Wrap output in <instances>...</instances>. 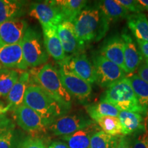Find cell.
<instances>
[{
    "instance_id": "obj_1",
    "label": "cell",
    "mask_w": 148,
    "mask_h": 148,
    "mask_svg": "<svg viewBox=\"0 0 148 148\" xmlns=\"http://www.w3.org/2000/svg\"><path fill=\"white\" fill-rule=\"evenodd\" d=\"M82 42H97L106 36L110 21L99 8L87 7L72 22Z\"/></svg>"
},
{
    "instance_id": "obj_2",
    "label": "cell",
    "mask_w": 148,
    "mask_h": 148,
    "mask_svg": "<svg viewBox=\"0 0 148 148\" xmlns=\"http://www.w3.org/2000/svg\"><path fill=\"white\" fill-rule=\"evenodd\" d=\"M23 104L34 110L50 124L67 110L38 85L30 84L25 90Z\"/></svg>"
},
{
    "instance_id": "obj_3",
    "label": "cell",
    "mask_w": 148,
    "mask_h": 148,
    "mask_svg": "<svg viewBox=\"0 0 148 148\" xmlns=\"http://www.w3.org/2000/svg\"><path fill=\"white\" fill-rule=\"evenodd\" d=\"M101 101L110 103L119 111H129L147 116L127 77L109 86L101 97Z\"/></svg>"
},
{
    "instance_id": "obj_4",
    "label": "cell",
    "mask_w": 148,
    "mask_h": 148,
    "mask_svg": "<svg viewBox=\"0 0 148 148\" xmlns=\"http://www.w3.org/2000/svg\"><path fill=\"white\" fill-rule=\"evenodd\" d=\"M36 84L41 87L66 110L71 107V96L61 82L58 69L50 64H45L34 77Z\"/></svg>"
},
{
    "instance_id": "obj_5",
    "label": "cell",
    "mask_w": 148,
    "mask_h": 148,
    "mask_svg": "<svg viewBox=\"0 0 148 148\" xmlns=\"http://www.w3.org/2000/svg\"><path fill=\"white\" fill-rule=\"evenodd\" d=\"M24 60L27 67L44 65L49 59L41 34L28 27L21 42Z\"/></svg>"
},
{
    "instance_id": "obj_6",
    "label": "cell",
    "mask_w": 148,
    "mask_h": 148,
    "mask_svg": "<svg viewBox=\"0 0 148 148\" xmlns=\"http://www.w3.org/2000/svg\"><path fill=\"white\" fill-rule=\"evenodd\" d=\"M92 65L96 75V83L101 87L108 88L114 83L126 77V73L100 54L92 58Z\"/></svg>"
},
{
    "instance_id": "obj_7",
    "label": "cell",
    "mask_w": 148,
    "mask_h": 148,
    "mask_svg": "<svg viewBox=\"0 0 148 148\" xmlns=\"http://www.w3.org/2000/svg\"><path fill=\"white\" fill-rule=\"evenodd\" d=\"M12 112L18 126L29 134H40L48 130L49 123L23 103Z\"/></svg>"
},
{
    "instance_id": "obj_8",
    "label": "cell",
    "mask_w": 148,
    "mask_h": 148,
    "mask_svg": "<svg viewBox=\"0 0 148 148\" xmlns=\"http://www.w3.org/2000/svg\"><path fill=\"white\" fill-rule=\"evenodd\" d=\"M93 123L95 121L82 114L62 115L53 120L48 126V130L54 136L62 137L89 126Z\"/></svg>"
},
{
    "instance_id": "obj_9",
    "label": "cell",
    "mask_w": 148,
    "mask_h": 148,
    "mask_svg": "<svg viewBox=\"0 0 148 148\" xmlns=\"http://www.w3.org/2000/svg\"><path fill=\"white\" fill-rule=\"evenodd\" d=\"M28 14L39 21L42 28L58 27L64 21L60 10L53 1L32 3L29 5Z\"/></svg>"
},
{
    "instance_id": "obj_10",
    "label": "cell",
    "mask_w": 148,
    "mask_h": 148,
    "mask_svg": "<svg viewBox=\"0 0 148 148\" xmlns=\"http://www.w3.org/2000/svg\"><path fill=\"white\" fill-rule=\"evenodd\" d=\"M60 64L61 68L80 77L89 84L96 82L93 65L85 53H80L69 56Z\"/></svg>"
},
{
    "instance_id": "obj_11",
    "label": "cell",
    "mask_w": 148,
    "mask_h": 148,
    "mask_svg": "<svg viewBox=\"0 0 148 148\" xmlns=\"http://www.w3.org/2000/svg\"><path fill=\"white\" fill-rule=\"evenodd\" d=\"M57 33L65 54L72 56L84 50L85 43L77 36L72 22L63 21L59 24L57 27Z\"/></svg>"
},
{
    "instance_id": "obj_12",
    "label": "cell",
    "mask_w": 148,
    "mask_h": 148,
    "mask_svg": "<svg viewBox=\"0 0 148 148\" xmlns=\"http://www.w3.org/2000/svg\"><path fill=\"white\" fill-rule=\"evenodd\" d=\"M58 71L62 86L70 95L80 100L89 97L92 92L91 84L61 67Z\"/></svg>"
},
{
    "instance_id": "obj_13",
    "label": "cell",
    "mask_w": 148,
    "mask_h": 148,
    "mask_svg": "<svg viewBox=\"0 0 148 148\" xmlns=\"http://www.w3.org/2000/svg\"><path fill=\"white\" fill-rule=\"evenodd\" d=\"M0 64L5 69L26 70L21 42L6 44L0 40Z\"/></svg>"
},
{
    "instance_id": "obj_14",
    "label": "cell",
    "mask_w": 148,
    "mask_h": 148,
    "mask_svg": "<svg viewBox=\"0 0 148 148\" xmlns=\"http://www.w3.org/2000/svg\"><path fill=\"white\" fill-rule=\"evenodd\" d=\"M28 28V23L18 18L5 21L0 25V40L6 44L20 43Z\"/></svg>"
},
{
    "instance_id": "obj_15",
    "label": "cell",
    "mask_w": 148,
    "mask_h": 148,
    "mask_svg": "<svg viewBox=\"0 0 148 148\" xmlns=\"http://www.w3.org/2000/svg\"><path fill=\"white\" fill-rule=\"evenodd\" d=\"M123 40L121 36L114 35L108 38L100 49V55L111 61L125 71Z\"/></svg>"
},
{
    "instance_id": "obj_16",
    "label": "cell",
    "mask_w": 148,
    "mask_h": 148,
    "mask_svg": "<svg viewBox=\"0 0 148 148\" xmlns=\"http://www.w3.org/2000/svg\"><path fill=\"white\" fill-rule=\"evenodd\" d=\"M123 40V56H124L125 72L133 73L139 67L143 60V56L138 50L137 46L132 38L126 32L121 34Z\"/></svg>"
},
{
    "instance_id": "obj_17",
    "label": "cell",
    "mask_w": 148,
    "mask_h": 148,
    "mask_svg": "<svg viewBox=\"0 0 148 148\" xmlns=\"http://www.w3.org/2000/svg\"><path fill=\"white\" fill-rule=\"evenodd\" d=\"M30 74L27 71L20 73L18 80L14 84L6 99L9 111H13L23 103L24 95L27 86L30 84Z\"/></svg>"
},
{
    "instance_id": "obj_18",
    "label": "cell",
    "mask_w": 148,
    "mask_h": 148,
    "mask_svg": "<svg viewBox=\"0 0 148 148\" xmlns=\"http://www.w3.org/2000/svg\"><path fill=\"white\" fill-rule=\"evenodd\" d=\"M42 29L44 45L48 55L60 63L65 60L66 57L58 36L57 27H49Z\"/></svg>"
},
{
    "instance_id": "obj_19",
    "label": "cell",
    "mask_w": 148,
    "mask_h": 148,
    "mask_svg": "<svg viewBox=\"0 0 148 148\" xmlns=\"http://www.w3.org/2000/svg\"><path fill=\"white\" fill-rule=\"evenodd\" d=\"M97 131V123H93L89 126L79 130L69 136H62L61 138L69 148H89L90 138Z\"/></svg>"
},
{
    "instance_id": "obj_20",
    "label": "cell",
    "mask_w": 148,
    "mask_h": 148,
    "mask_svg": "<svg viewBox=\"0 0 148 148\" xmlns=\"http://www.w3.org/2000/svg\"><path fill=\"white\" fill-rule=\"evenodd\" d=\"M118 118L123 128V135L125 136H130L145 128L147 124L145 118L136 112L120 111Z\"/></svg>"
},
{
    "instance_id": "obj_21",
    "label": "cell",
    "mask_w": 148,
    "mask_h": 148,
    "mask_svg": "<svg viewBox=\"0 0 148 148\" xmlns=\"http://www.w3.org/2000/svg\"><path fill=\"white\" fill-rule=\"evenodd\" d=\"M25 12V2L16 0H0V25L18 18Z\"/></svg>"
},
{
    "instance_id": "obj_22",
    "label": "cell",
    "mask_w": 148,
    "mask_h": 148,
    "mask_svg": "<svg viewBox=\"0 0 148 148\" xmlns=\"http://www.w3.org/2000/svg\"><path fill=\"white\" fill-rule=\"evenodd\" d=\"M60 10L64 21L73 22L83 9L86 8L85 0H54L53 1Z\"/></svg>"
},
{
    "instance_id": "obj_23",
    "label": "cell",
    "mask_w": 148,
    "mask_h": 148,
    "mask_svg": "<svg viewBox=\"0 0 148 148\" xmlns=\"http://www.w3.org/2000/svg\"><path fill=\"white\" fill-rule=\"evenodd\" d=\"M127 26L136 39L148 42V19L145 14L134 13L127 16Z\"/></svg>"
},
{
    "instance_id": "obj_24",
    "label": "cell",
    "mask_w": 148,
    "mask_h": 148,
    "mask_svg": "<svg viewBox=\"0 0 148 148\" xmlns=\"http://www.w3.org/2000/svg\"><path fill=\"white\" fill-rule=\"evenodd\" d=\"M98 8L103 12L109 21H116L127 18L129 12L116 0H103L98 3Z\"/></svg>"
},
{
    "instance_id": "obj_25",
    "label": "cell",
    "mask_w": 148,
    "mask_h": 148,
    "mask_svg": "<svg viewBox=\"0 0 148 148\" xmlns=\"http://www.w3.org/2000/svg\"><path fill=\"white\" fill-rule=\"evenodd\" d=\"M128 78L140 106L147 113L148 83L140 78L137 74H132Z\"/></svg>"
},
{
    "instance_id": "obj_26",
    "label": "cell",
    "mask_w": 148,
    "mask_h": 148,
    "mask_svg": "<svg viewBox=\"0 0 148 148\" xmlns=\"http://www.w3.org/2000/svg\"><path fill=\"white\" fill-rule=\"evenodd\" d=\"M86 110L92 121H95L98 118L106 116L118 117L120 111L110 103L99 101L92 103L86 107Z\"/></svg>"
},
{
    "instance_id": "obj_27",
    "label": "cell",
    "mask_w": 148,
    "mask_h": 148,
    "mask_svg": "<svg viewBox=\"0 0 148 148\" xmlns=\"http://www.w3.org/2000/svg\"><path fill=\"white\" fill-rule=\"evenodd\" d=\"M25 136L19 130L12 125L0 135V148H20Z\"/></svg>"
},
{
    "instance_id": "obj_28",
    "label": "cell",
    "mask_w": 148,
    "mask_h": 148,
    "mask_svg": "<svg viewBox=\"0 0 148 148\" xmlns=\"http://www.w3.org/2000/svg\"><path fill=\"white\" fill-rule=\"evenodd\" d=\"M19 73L14 69L3 68L0 70V98H6L11 88L18 80Z\"/></svg>"
},
{
    "instance_id": "obj_29",
    "label": "cell",
    "mask_w": 148,
    "mask_h": 148,
    "mask_svg": "<svg viewBox=\"0 0 148 148\" xmlns=\"http://www.w3.org/2000/svg\"><path fill=\"white\" fill-rule=\"evenodd\" d=\"M95 122L100 127L101 130L113 136L123 135V128L119 119L116 116H106L98 118Z\"/></svg>"
},
{
    "instance_id": "obj_30",
    "label": "cell",
    "mask_w": 148,
    "mask_h": 148,
    "mask_svg": "<svg viewBox=\"0 0 148 148\" xmlns=\"http://www.w3.org/2000/svg\"><path fill=\"white\" fill-rule=\"evenodd\" d=\"M118 136L109 135L98 130L90 138L89 148H115Z\"/></svg>"
},
{
    "instance_id": "obj_31",
    "label": "cell",
    "mask_w": 148,
    "mask_h": 148,
    "mask_svg": "<svg viewBox=\"0 0 148 148\" xmlns=\"http://www.w3.org/2000/svg\"><path fill=\"white\" fill-rule=\"evenodd\" d=\"M132 148H148V133L147 124L145 128L130 135Z\"/></svg>"
},
{
    "instance_id": "obj_32",
    "label": "cell",
    "mask_w": 148,
    "mask_h": 148,
    "mask_svg": "<svg viewBox=\"0 0 148 148\" xmlns=\"http://www.w3.org/2000/svg\"><path fill=\"white\" fill-rule=\"evenodd\" d=\"M20 148H47V147L40 138L26 136L24 138Z\"/></svg>"
},
{
    "instance_id": "obj_33",
    "label": "cell",
    "mask_w": 148,
    "mask_h": 148,
    "mask_svg": "<svg viewBox=\"0 0 148 148\" xmlns=\"http://www.w3.org/2000/svg\"><path fill=\"white\" fill-rule=\"evenodd\" d=\"M117 3L124 7L128 12H132L134 13H140L143 9L138 3V1L134 0H116Z\"/></svg>"
},
{
    "instance_id": "obj_34",
    "label": "cell",
    "mask_w": 148,
    "mask_h": 148,
    "mask_svg": "<svg viewBox=\"0 0 148 148\" xmlns=\"http://www.w3.org/2000/svg\"><path fill=\"white\" fill-rule=\"evenodd\" d=\"M115 148H132L130 136L125 135L118 136Z\"/></svg>"
},
{
    "instance_id": "obj_35",
    "label": "cell",
    "mask_w": 148,
    "mask_h": 148,
    "mask_svg": "<svg viewBox=\"0 0 148 148\" xmlns=\"http://www.w3.org/2000/svg\"><path fill=\"white\" fill-rule=\"evenodd\" d=\"M138 47H139L140 52L141 53L143 58L144 57L146 60V63L148 64V42L143 40L136 39Z\"/></svg>"
},
{
    "instance_id": "obj_36",
    "label": "cell",
    "mask_w": 148,
    "mask_h": 148,
    "mask_svg": "<svg viewBox=\"0 0 148 148\" xmlns=\"http://www.w3.org/2000/svg\"><path fill=\"white\" fill-rule=\"evenodd\" d=\"M137 75L140 78L148 83V64L143 63L140 64L137 69Z\"/></svg>"
},
{
    "instance_id": "obj_37",
    "label": "cell",
    "mask_w": 148,
    "mask_h": 148,
    "mask_svg": "<svg viewBox=\"0 0 148 148\" xmlns=\"http://www.w3.org/2000/svg\"><path fill=\"white\" fill-rule=\"evenodd\" d=\"M14 125V124L12 121V120L8 117L1 120L0 121V135L2 134L7 130H8Z\"/></svg>"
},
{
    "instance_id": "obj_38",
    "label": "cell",
    "mask_w": 148,
    "mask_h": 148,
    "mask_svg": "<svg viewBox=\"0 0 148 148\" xmlns=\"http://www.w3.org/2000/svg\"><path fill=\"white\" fill-rule=\"evenodd\" d=\"M47 148H69V147L64 141L56 140V141L51 142Z\"/></svg>"
},
{
    "instance_id": "obj_39",
    "label": "cell",
    "mask_w": 148,
    "mask_h": 148,
    "mask_svg": "<svg viewBox=\"0 0 148 148\" xmlns=\"http://www.w3.org/2000/svg\"><path fill=\"white\" fill-rule=\"evenodd\" d=\"M9 111L8 107L4 103H0V121L6 118V113Z\"/></svg>"
},
{
    "instance_id": "obj_40",
    "label": "cell",
    "mask_w": 148,
    "mask_h": 148,
    "mask_svg": "<svg viewBox=\"0 0 148 148\" xmlns=\"http://www.w3.org/2000/svg\"><path fill=\"white\" fill-rule=\"evenodd\" d=\"M138 2L143 9V10H148V0H137Z\"/></svg>"
},
{
    "instance_id": "obj_41",
    "label": "cell",
    "mask_w": 148,
    "mask_h": 148,
    "mask_svg": "<svg viewBox=\"0 0 148 148\" xmlns=\"http://www.w3.org/2000/svg\"><path fill=\"white\" fill-rule=\"evenodd\" d=\"M146 123H147V133H148V116H146Z\"/></svg>"
},
{
    "instance_id": "obj_42",
    "label": "cell",
    "mask_w": 148,
    "mask_h": 148,
    "mask_svg": "<svg viewBox=\"0 0 148 148\" xmlns=\"http://www.w3.org/2000/svg\"><path fill=\"white\" fill-rule=\"evenodd\" d=\"M3 66H1V64H0V70H1V69H3Z\"/></svg>"
},
{
    "instance_id": "obj_43",
    "label": "cell",
    "mask_w": 148,
    "mask_h": 148,
    "mask_svg": "<svg viewBox=\"0 0 148 148\" xmlns=\"http://www.w3.org/2000/svg\"><path fill=\"white\" fill-rule=\"evenodd\" d=\"M147 116H148V109H147Z\"/></svg>"
},
{
    "instance_id": "obj_44",
    "label": "cell",
    "mask_w": 148,
    "mask_h": 148,
    "mask_svg": "<svg viewBox=\"0 0 148 148\" xmlns=\"http://www.w3.org/2000/svg\"><path fill=\"white\" fill-rule=\"evenodd\" d=\"M0 103H3V102H1V101H0Z\"/></svg>"
}]
</instances>
